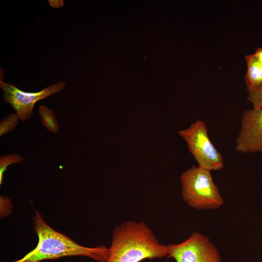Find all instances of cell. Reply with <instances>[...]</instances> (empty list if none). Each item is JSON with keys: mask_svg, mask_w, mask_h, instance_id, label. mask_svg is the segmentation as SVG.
<instances>
[{"mask_svg": "<svg viewBox=\"0 0 262 262\" xmlns=\"http://www.w3.org/2000/svg\"><path fill=\"white\" fill-rule=\"evenodd\" d=\"M108 249L105 262H140L168 255V246L160 243L143 222L127 221L116 226Z\"/></svg>", "mask_w": 262, "mask_h": 262, "instance_id": "obj_1", "label": "cell"}, {"mask_svg": "<svg viewBox=\"0 0 262 262\" xmlns=\"http://www.w3.org/2000/svg\"><path fill=\"white\" fill-rule=\"evenodd\" d=\"M34 229L38 236L36 246L20 259L12 262H39L64 257L83 256L99 262H105L109 249L104 246L95 247L79 245L67 236L54 230L35 211Z\"/></svg>", "mask_w": 262, "mask_h": 262, "instance_id": "obj_2", "label": "cell"}, {"mask_svg": "<svg viewBox=\"0 0 262 262\" xmlns=\"http://www.w3.org/2000/svg\"><path fill=\"white\" fill-rule=\"evenodd\" d=\"M211 171L194 165L183 172L180 177L183 200L196 210L220 208L224 200L214 183Z\"/></svg>", "mask_w": 262, "mask_h": 262, "instance_id": "obj_3", "label": "cell"}, {"mask_svg": "<svg viewBox=\"0 0 262 262\" xmlns=\"http://www.w3.org/2000/svg\"><path fill=\"white\" fill-rule=\"evenodd\" d=\"M179 134L186 142L198 166L211 171L224 167L223 156L212 143L203 120L192 123L188 128L180 130Z\"/></svg>", "mask_w": 262, "mask_h": 262, "instance_id": "obj_4", "label": "cell"}, {"mask_svg": "<svg viewBox=\"0 0 262 262\" xmlns=\"http://www.w3.org/2000/svg\"><path fill=\"white\" fill-rule=\"evenodd\" d=\"M167 257L177 262H221L218 248L210 238L199 232H194L184 241L167 245Z\"/></svg>", "mask_w": 262, "mask_h": 262, "instance_id": "obj_5", "label": "cell"}, {"mask_svg": "<svg viewBox=\"0 0 262 262\" xmlns=\"http://www.w3.org/2000/svg\"><path fill=\"white\" fill-rule=\"evenodd\" d=\"M0 87L3 91V101L11 105L19 119L24 121L31 117L37 101L60 92L65 88L66 83L59 81L40 91L27 92L19 89L11 83L4 82L0 78Z\"/></svg>", "mask_w": 262, "mask_h": 262, "instance_id": "obj_6", "label": "cell"}, {"mask_svg": "<svg viewBox=\"0 0 262 262\" xmlns=\"http://www.w3.org/2000/svg\"><path fill=\"white\" fill-rule=\"evenodd\" d=\"M236 150L243 153L262 152V109L253 108L244 112Z\"/></svg>", "mask_w": 262, "mask_h": 262, "instance_id": "obj_7", "label": "cell"}, {"mask_svg": "<svg viewBox=\"0 0 262 262\" xmlns=\"http://www.w3.org/2000/svg\"><path fill=\"white\" fill-rule=\"evenodd\" d=\"M247 71L245 81L247 90L258 87L262 84V64L253 54L246 55Z\"/></svg>", "mask_w": 262, "mask_h": 262, "instance_id": "obj_8", "label": "cell"}, {"mask_svg": "<svg viewBox=\"0 0 262 262\" xmlns=\"http://www.w3.org/2000/svg\"><path fill=\"white\" fill-rule=\"evenodd\" d=\"M38 112L43 125L50 132L57 133L58 132L59 126L54 112L44 105L39 107Z\"/></svg>", "mask_w": 262, "mask_h": 262, "instance_id": "obj_9", "label": "cell"}, {"mask_svg": "<svg viewBox=\"0 0 262 262\" xmlns=\"http://www.w3.org/2000/svg\"><path fill=\"white\" fill-rule=\"evenodd\" d=\"M23 158L19 155L10 154L5 156H1L0 159V184L2 183L3 174L8 166L13 164L21 163Z\"/></svg>", "mask_w": 262, "mask_h": 262, "instance_id": "obj_10", "label": "cell"}, {"mask_svg": "<svg viewBox=\"0 0 262 262\" xmlns=\"http://www.w3.org/2000/svg\"><path fill=\"white\" fill-rule=\"evenodd\" d=\"M18 117L15 114H10L4 118L0 124V136L13 131L18 123Z\"/></svg>", "mask_w": 262, "mask_h": 262, "instance_id": "obj_11", "label": "cell"}, {"mask_svg": "<svg viewBox=\"0 0 262 262\" xmlns=\"http://www.w3.org/2000/svg\"><path fill=\"white\" fill-rule=\"evenodd\" d=\"M247 100L253 105V108L262 109V84L248 91Z\"/></svg>", "mask_w": 262, "mask_h": 262, "instance_id": "obj_12", "label": "cell"}, {"mask_svg": "<svg viewBox=\"0 0 262 262\" xmlns=\"http://www.w3.org/2000/svg\"><path fill=\"white\" fill-rule=\"evenodd\" d=\"M253 55L262 64V48H258Z\"/></svg>", "mask_w": 262, "mask_h": 262, "instance_id": "obj_13", "label": "cell"}, {"mask_svg": "<svg viewBox=\"0 0 262 262\" xmlns=\"http://www.w3.org/2000/svg\"><path fill=\"white\" fill-rule=\"evenodd\" d=\"M51 1H52V2H50V1H49V3L51 2V3H53V4L55 3V4L54 5H53L52 7H60L61 6H63V2H60V1H61L60 0H57L56 2H54V0H52ZM51 3H50V4H51Z\"/></svg>", "mask_w": 262, "mask_h": 262, "instance_id": "obj_14", "label": "cell"}]
</instances>
